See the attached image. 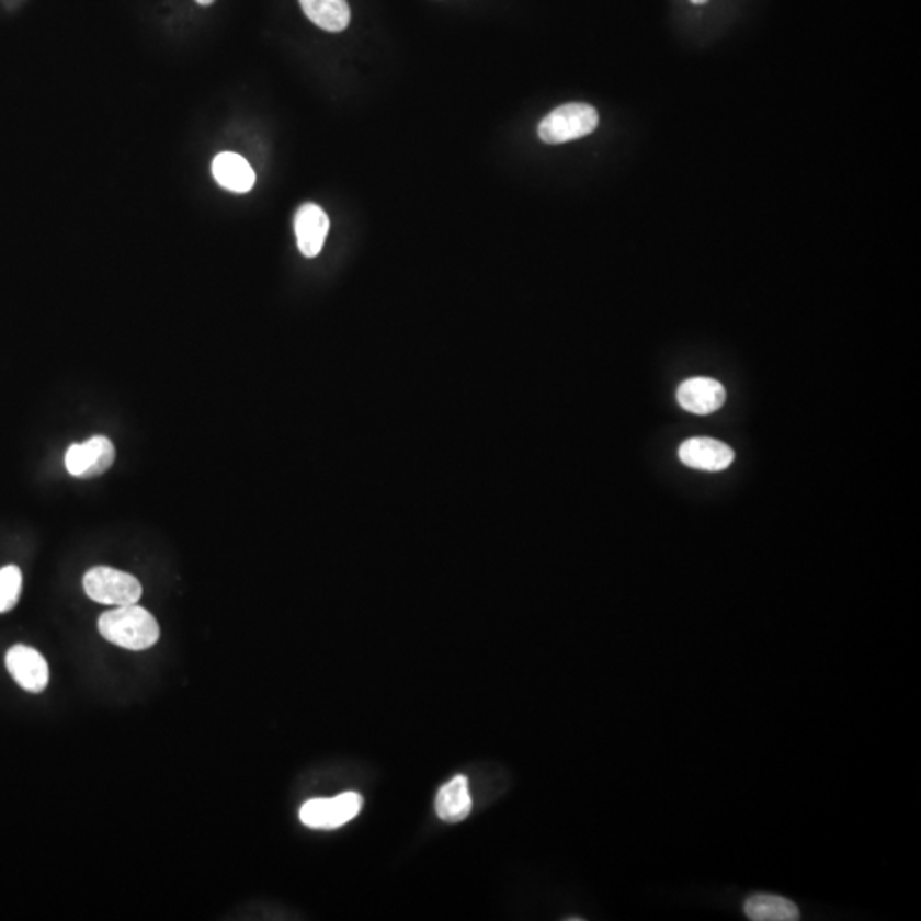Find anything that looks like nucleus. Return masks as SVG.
<instances>
[{
  "instance_id": "4",
  "label": "nucleus",
  "mask_w": 921,
  "mask_h": 921,
  "mask_svg": "<svg viewBox=\"0 0 921 921\" xmlns=\"http://www.w3.org/2000/svg\"><path fill=\"white\" fill-rule=\"evenodd\" d=\"M362 804L364 798L355 792L333 798H312L300 807V822L312 829H337L357 818Z\"/></svg>"
},
{
  "instance_id": "14",
  "label": "nucleus",
  "mask_w": 921,
  "mask_h": 921,
  "mask_svg": "<svg viewBox=\"0 0 921 921\" xmlns=\"http://www.w3.org/2000/svg\"><path fill=\"white\" fill-rule=\"evenodd\" d=\"M23 573L15 565L0 568V613H8L20 601Z\"/></svg>"
},
{
  "instance_id": "5",
  "label": "nucleus",
  "mask_w": 921,
  "mask_h": 921,
  "mask_svg": "<svg viewBox=\"0 0 921 921\" xmlns=\"http://www.w3.org/2000/svg\"><path fill=\"white\" fill-rule=\"evenodd\" d=\"M115 461V445L103 435L89 439L84 444L70 445L66 454V468L76 478H94L110 469Z\"/></svg>"
},
{
  "instance_id": "3",
  "label": "nucleus",
  "mask_w": 921,
  "mask_h": 921,
  "mask_svg": "<svg viewBox=\"0 0 921 921\" xmlns=\"http://www.w3.org/2000/svg\"><path fill=\"white\" fill-rule=\"evenodd\" d=\"M84 591L92 601L112 606L137 604L143 585L130 573L110 567H94L84 576Z\"/></svg>"
},
{
  "instance_id": "9",
  "label": "nucleus",
  "mask_w": 921,
  "mask_h": 921,
  "mask_svg": "<svg viewBox=\"0 0 921 921\" xmlns=\"http://www.w3.org/2000/svg\"><path fill=\"white\" fill-rule=\"evenodd\" d=\"M678 403L695 414H710L726 403V389L710 377H691L678 389Z\"/></svg>"
},
{
  "instance_id": "7",
  "label": "nucleus",
  "mask_w": 921,
  "mask_h": 921,
  "mask_svg": "<svg viewBox=\"0 0 921 921\" xmlns=\"http://www.w3.org/2000/svg\"><path fill=\"white\" fill-rule=\"evenodd\" d=\"M680 459L690 468L717 473L732 465L734 451L729 445L715 439L693 437L681 444Z\"/></svg>"
},
{
  "instance_id": "10",
  "label": "nucleus",
  "mask_w": 921,
  "mask_h": 921,
  "mask_svg": "<svg viewBox=\"0 0 921 921\" xmlns=\"http://www.w3.org/2000/svg\"><path fill=\"white\" fill-rule=\"evenodd\" d=\"M212 174L223 189L235 193H248L257 183V174L250 162L235 152L215 156L212 162Z\"/></svg>"
},
{
  "instance_id": "11",
  "label": "nucleus",
  "mask_w": 921,
  "mask_h": 921,
  "mask_svg": "<svg viewBox=\"0 0 921 921\" xmlns=\"http://www.w3.org/2000/svg\"><path fill=\"white\" fill-rule=\"evenodd\" d=\"M471 809L473 800L466 776H454L439 791L437 798H435V810H437V816L442 821H465Z\"/></svg>"
},
{
  "instance_id": "16",
  "label": "nucleus",
  "mask_w": 921,
  "mask_h": 921,
  "mask_svg": "<svg viewBox=\"0 0 921 921\" xmlns=\"http://www.w3.org/2000/svg\"><path fill=\"white\" fill-rule=\"evenodd\" d=\"M691 2H693V4L702 5V4H706V2H708V0H691Z\"/></svg>"
},
{
  "instance_id": "12",
  "label": "nucleus",
  "mask_w": 921,
  "mask_h": 921,
  "mask_svg": "<svg viewBox=\"0 0 921 921\" xmlns=\"http://www.w3.org/2000/svg\"><path fill=\"white\" fill-rule=\"evenodd\" d=\"M307 20L330 33H340L350 24V8L346 0H299Z\"/></svg>"
},
{
  "instance_id": "1",
  "label": "nucleus",
  "mask_w": 921,
  "mask_h": 921,
  "mask_svg": "<svg viewBox=\"0 0 921 921\" xmlns=\"http://www.w3.org/2000/svg\"><path fill=\"white\" fill-rule=\"evenodd\" d=\"M100 634L107 641L128 650H146L159 640L161 629L149 611L137 604L116 606L101 614Z\"/></svg>"
},
{
  "instance_id": "8",
  "label": "nucleus",
  "mask_w": 921,
  "mask_h": 921,
  "mask_svg": "<svg viewBox=\"0 0 921 921\" xmlns=\"http://www.w3.org/2000/svg\"><path fill=\"white\" fill-rule=\"evenodd\" d=\"M294 230H296L300 253L307 258H315L321 253L325 246V239L330 230V219L327 212L319 205L304 204L294 217Z\"/></svg>"
},
{
  "instance_id": "6",
  "label": "nucleus",
  "mask_w": 921,
  "mask_h": 921,
  "mask_svg": "<svg viewBox=\"0 0 921 921\" xmlns=\"http://www.w3.org/2000/svg\"><path fill=\"white\" fill-rule=\"evenodd\" d=\"M5 666L15 683L30 693H42L48 686L50 671L38 650L26 645H14L5 653Z\"/></svg>"
},
{
  "instance_id": "2",
  "label": "nucleus",
  "mask_w": 921,
  "mask_h": 921,
  "mask_svg": "<svg viewBox=\"0 0 921 921\" xmlns=\"http://www.w3.org/2000/svg\"><path fill=\"white\" fill-rule=\"evenodd\" d=\"M598 110L591 104L567 103L553 110L539 123L537 135L546 144H565L585 137L598 128Z\"/></svg>"
},
{
  "instance_id": "15",
  "label": "nucleus",
  "mask_w": 921,
  "mask_h": 921,
  "mask_svg": "<svg viewBox=\"0 0 921 921\" xmlns=\"http://www.w3.org/2000/svg\"><path fill=\"white\" fill-rule=\"evenodd\" d=\"M196 2H198L200 5H211L212 2H215V0H196Z\"/></svg>"
},
{
  "instance_id": "13",
  "label": "nucleus",
  "mask_w": 921,
  "mask_h": 921,
  "mask_svg": "<svg viewBox=\"0 0 921 921\" xmlns=\"http://www.w3.org/2000/svg\"><path fill=\"white\" fill-rule=\"evenodd\" d=\"M744 913L754 921H795L800 918L797 905L775 895H754L744 902Z\"/></svg>"
}]
</instances>
